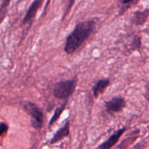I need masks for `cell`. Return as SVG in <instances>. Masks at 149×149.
Instances as JSON below:
<instances>
[{
    "mask_svg": "<svg viewBox=\"0 0 149 149\" xmlns=\"http://www.w3.org/2000/svg\"><path fill=\"white\" fill-rule=\"evenodd\" d=\"M77 84L78 78L77 77L72 79L58 81L54 85L53 95L59 100H68L69 97L74 94Z\"/></svg>",
    "mask_w": 149,
    "mask_h": 149,
    "instance_id": "2",
    "label": "cell"
},
{
    "mask_svg": "<svg viewBox=\"0 0 149 149\" xmlns=\"http://www.w3.org/2000/svg\"><path fill=\"white\" fill-rule=\"evenodd\" d=\"M21 106L26 113L30 116L31 126L36 130L41 129L45 121V116L42 109L37 105L29 101L21 102Z\"/></svg>",
    "mask_w": 149,
    "mask_h": 149,
    "instance_id": "3",
    "label": "cell"
},
{
    "mask_svg": "<svg viewBox=\"0 0 149 149\" xmlns=\"http://www.w3.org/2000/svg\"><path fill=\"white\" fill-rule=\"evenodd\" d=\"M49 1H50V0H47V6H46V7H47L48 4H49Z\"/></svg>",
    "mask_w": 149,
    "mask_h": 149,
    "instance_id": "17",
    "label": "cell"
},
{
    "mask_svg": "<svg viewBox=\"0 0 149 149\" xmlns=\"http://www.w3.org/2000/svg\"><path fill=\"white\" fill-rule=\"evenodd\" d=\"M111 81L109 79H101L96 82L93 87V95L95 97H98L100 95L103 94L106 89L109 87Z\"/></svg>",
    "mask_w": 149,
    "mask_h": 149,
    "instance_id": "8",
    "label": "cell"
},
{
    "mask_svg": "<svg viewBox=\"0 0 149 149\" xmlns=\"http://www.w3.org/2000/svg\"><path fill=\"white\" fill-rule=\"evenodd\" d=\"M10 1H11V0H2L1 5L0 7V23L5 17L6 13L7 11V7H8Z\"/></svg>",
    "mask_w": 149,
    "mask_h": 149,
    "instance_id": "11",
    "label": "cell"
},
{
    "mask_svg": "<svg viewBox=\"0 0 149 149\" xmlns=\"http://www.w3.org/2000/svg\"><path fill=\"white\" fill-rule=\"evenodd\" d=\"M70 133V121L67 120L65 123L55 132L50 141V144H55L67 138Z\"/></svg>",
    "mask_w": 149,
    "mask_h": 149,
    "instance_id": "7",
    "label": "cell"
},
{
    "mask_svg": "<svg viewBox=\"0 0 149 149\" xmlns=\"http://www.w3.org/2000/svg\"><path fill=\"white\" fill-rule=\"evenodd\" d=\"M144 97L149 102V83L146 85V93L144 95Z\"/></svg>",
    "mask_w": 149,
    "mask_h": 149,
    "instance_id": "15",
    "label": "cell"
},
{
    "mask_svg": "<svg viewBox=\"0 0 149 149\" xmlns=\"http://www.w3.org/2000/svg\"><path fill=\"white\" fill-rule=\"evenodd\" d=\"M126 131V127H122L121 129L118 130L117 131L114 132L112 135H111L105 142L100 144L98 146L99 149H110L113 146L116 145L122 135H123L124 132Z\"/></svg>",
    "mask_w": 149,
    "mask_h": 149,
    "instance_id": "6",
    "label": "cell"
},
{
    "mask_svg": "<svg viewBox=\"0 0 149 149\" xmlns=\"http://www.w3.org/2000/svg\"><path fill=\"white\" fill-rule=\"evenodd\" d=\"M67 103H68V100H65L64 103H63L61 106L57 107V109H55V112H54L53 116H52V118H51L50 121H49V125H48L49 127H50L51 126H52V125H53L54 124H55L58 119H59V118L61 117L62 113L65 111V107H66L67 106Z\"/></svg>",
    "mask_w": 149,
    "mask_h": 149,
    "instance_id": "10",
    "label": "cell"
},
{
    "mask_svg": "<svg viewBox=\"0 0 149 149\" xmlns=\"http://www.w3.org/2000/svg\"><path fill=\"white\" fill-rule=\"evenodd\" d=\"M96 29L94 20H86L76 25L73 31L67 36L64 50L67 54H72L81 47L90 38Z\"/></svg>",
    "mask_w": 149,
    "mask_h": 149,
    "instance_id": "1",
    "label": "cell"
},
{
    "mask_svg": "<svg viewBox=\"0 0 149 149\" xmlns=\"http://www.w3.org/2000/svg\"><path fill=\"white\" fill-rule=\"evenodd\" d=\"M130 47L133 50H140L141 47V38L138 36H135L130 43Z\"/></svg>",
    "mask_w": 149,
    "mask_h": 149,
    "instance_id": "12",
    "label": "cell"
},
{
    "mask_svg": "<svg viewBox=\"0 0 149 149\" xmlns=\"http://www.w3.org/2000/svg\"><path fill=\"white\" fill-rule=\"evenodd\" d=\"M149 16V10L143 11H136L134 13L132 17V23L136 26H142L146 22Z\"/></svg>",
    "mask_w": 149,
    "mask_h": 149,
    "instance_id": "9",
    "label": "cell"
},
{
    "mask_svg": "<svg viewBox=\"0 0 149 149\" xmlns=\"http://www.w3.org/2000/svg\"><path fill=\"white\" fill-rule=\"evenodd\" d=\"M126 105V101L124 97L116 96L106 102L105 108L108 113H119L124 110Z\"/></svg>",
    "mask_w": 149,
    "mask_h": 149,
    "instance_id": "4",
    "label": "cell"
},
{
    "mask_svg": "<svg viewBox=\"0 0 149 149\" xmlns=\"http://www.w3.org/2000/svg\"><path fill=\"white\" fill-rule=\"evenodd\" d=\"M8 130V125L4 122L0 123V136Z\"/></svg>",
    "mask_w": 149,
    "mask_h": 149,
    "instance_id": "13",
    "label": "cell"
},
{
    "mask_svg": "<svg viewBox=\"0 0 149 149\" xmlns=\"http://www.w3.org/2000/svg\"><path fill=\"white\" fill-rule=\"evenodd\" d=\"M74 2V0H66V3H67L66 10H65V14H64V15H65L67 14V13L68 12V10L71 8V7H72Z\"/></svg>",
    "mask_w": 149,
    "mask_h": 149,
    "instance_id": "14",
    "label": "cell"
},
{
    "mask_svg": "<svg viewBox=\"0 0 149 149\" xmlns=\"http://www.w3.org/2000/svg\"><path fill=\"white\" fill-rule=\"evenodd\" d=\"M135 0H120V2L122 3V4H131L132 2L135 1Z\"/></svg>",
    "mask_w": 149,
    "mask_h": 149,
    "instance_id": "16",
    "label": "cell"
},
{
    "mask_svg": "<svg viewBox=\"0 0 149 149\" xmlns=\"http://www.w3.org/2000/svg\"><path fill=\"white\" fill-rule=\"evenodd\" d=\"M44 2V0H33V2L31 4L26 12L25 17L23 19V24H29L33 22V19L36 17L38 10L40 8Z\"/></svg>",
    "mask_w": 149,
    "mask_h": 149,
    "instance_id": "5",
    "label": "cell"
}]
</instances>
